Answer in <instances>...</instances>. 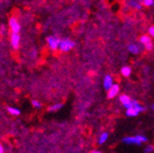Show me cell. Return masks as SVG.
Instances as JSON below:
<instances>
[{
    "mask_svg": "<svg viewBox=\"0 0 154 153\" xmlns=\"http://www.w3.org/2000/svg\"><path fill=\"white\" fill-rule=\"evenodd\" d=\"M144 48H145V50H146L147 51H151V50L154 49V45H153V43H152V41H151V42H149V43L144 45Z\"/></svg>",
    "mask_w": 154,
    "mask_h": 153,
    "instance_id": "19",
    "label": "cell"
},
{
    "mask_svg": "<svg viewBox=\"0 0 154 153\" xmlns=\"http://www.w3.org/2000/svg\"><path fill=\"white\" fill-rule=\"evenodd\" d=\"M128 51H129L130 53H132V54H138V53H140V46H139L138 44H135V43L129 44L128 47Z\"/></svg>",
    "mask_w": 154,
    "mask_h": 153,
    "instance_id": "10",
    "label": "cell"
},
{
    "mask_svg": "<svg viewBox=\"0 0 154 153\" xmlns=\"http://www.w3.org/2000/svg\"><path fill=\"white\" fill-rule=\"evenodd\" d=\"M114 84V78L113 76L110 75V74H107L105 76L104 78V81H103V85H104V88L107 91Z\"/></svg>",
    "mask_w": 154,
    "mask_h": 153,
    "instance_id": "8",
    "label": "cell"
},
{
    "mask_svg": "<svg viewBox=\"0 0 154 153\" xmlns=\"http://www.w3.org/2000/svg\"><path fill=\"white\" fill-rule=\"evenodd\" d=\"M31 105L33 106V107L38 108V109L42 108V104L40 101H38V100H36V99H34V100L31 101Z\"/></svg>",
    "mask_w": 154,
    "mask_h": 153,
    "instance_id": "18",
    "label": "cell"
},
{
    "mask_svg": "<svg viewBox=\"0 0 154 153\" xmlns=\"http://www.w3.org/2000/svg\"><path fill=\"white\" fill-rule=\"evenodd\" d=\"M60 42H61L60 38L58 37V36H56V35L50 36V37H48V39H47L48 46H49V48L51 50H59Z\"/></svg>",
    "mask_w": 154,
    "mask_h": 153,
    "instance_id": "1",
    "label": "cell"
},
{
    "mask_svg": "<svg viewBox=\"0 0 154 153\" xmlns=\"http://www.w3.org/2000/svg\"><path fill=\"white\" fill-rule=\"evenodd\" d=\"M129 6L132 8H134V9H137V10H140V9H141V5L140 4H139L137 1H135V0H132V1H129Z\"/></svg>",
    "mask_w": 154,
    "mask_h": 153,
    "instance_id": "16",
    "label": "cell"
},
{
    "mask_svg": "<svg viewBox=\"0 0 154 153\" xmlns=\"http://www.w3.org/2000/svg\"><path fill=\"white\" fill-rule=\"evenodd\" d=\"M140 114V112L138 111V109L135 107V106H130L128 108H127V111H126V115L128 117H137L138 115Z\"/></svg>",
    "mask_w": 154,
    "mask_h": 153,
    "instance_id": "9",
    "label": "cell"
},
{
    "mask_svg": "<svg viewBox=\"0 0 154 153\" xmlns=\"http://www.w3.org/2000/svg\"><path fill=\"white\" fill-rule=\"evenodd\" d=\"M10 42L12 48L14 50H17L19 48V45H20V35L18 33L12 32L10 36Z\"/></svg>",
    "mask_w": 154,
    "mask_h": 153,
    "instance_id": "4",
    "label": "cell"
},
{
    "mask_svg": "<svg viewBox=\"0 0 154 153\" xmlns=\"http://www.w3.org/2000/svg\"><path fill=\"white\" fill-rule=\"evenodd\" d=\"M8 25H9V28L11 29L12 32H15V33H19L20 31V24H19L17 18L16 17H11L8 20Z\"/></svg>",
    "mask_w": 154,
    "mask_h": 153,
    "instance_id": "3",
    "label": "cell"
},
{
    "mask_svg": "<svg viewBox=\"0 0 154 153\" xmlns=\"http://www.w3.org/2000/svg\"><path fill=\"white\" fill-rule=\"evenodd\" d=\"M142 5L145 8H150L154 6V0H143L142 1Z\"/></svg>",
    "mask_w": 154,
    "mask_h": 153,
    "instance_id": "17",
    "label": "cell"
},
{
    "mask_svg": "<svg viewBox=\"0 0 154 153\" xmlns=\"http://www.w3.org/2000/svg\"><path fill=\"white\" fill-rule=\"evenodd\" d=\"M152 41H151V37L148 34H145V35H142V36H140V42L142 44V45H146V44H148V43H149V42H151Z\"/></svg>",
    "mask_w": 154,
    "mask_h": 153,
    "instance_id": "11",
    "label": "cell"
},
{
    "mask_svg": "<svg viewBox=\"0 0 154 153\" xmlns=\"http://www.w3.org/2000/svg\"><path fill=\"white\" fill-rule=\"evenodd\" d=\"M2 152H4V147L1 143H0V153H2Z\"/></svg>",
    "mask_w": 154,
    "mask_h": 153,
    "instance_id": "23",
    "label": "cell"
},
{
    "mask_svg": "<svg viewBox=\"0 0 154 153\" xmlns=\"http://www.w3.org/2000/svg\"><path fill=\"white\" fill-rule=\"evenodd\" d=\"M120 72H121V74L124 76V77H129L131 72H132V70H131V68L129 66H124V67L121 68Z\"/></svg>",
    "mask_w": 154,
    "mask_h": 153,
    "instance_id": "12",
    "label": "cell"
},
{
    "mask_svg": "<svg viewBox=\"0 0 154 153\" xmlns=\"http://www.w3.org/2000/svg\"><path fill=\"white\" fill-rule=\"evenodd\" d=\"M138 136V138H139V139L142 142V143H146L147 142V138L145 137V136H143V135H137Z\"/></svg>",
    "mask_w": 154,
    "mask_h": 153,
    "instance_id": "22",
    "label": "cell"
},
{
    "mask_svg": "<svg viewBox=\"0 0 154 153\" xmlns=\"http://www.w3.org/2000/svg\"><path fill=\"white\" fill-rule=\"evenodd\" d=\"M152 108H153V109H154V105H153V106H152Z\"/></svg>",
    "mask_w": 154,
    "mask_h": 153,
    "instance_id": "25",
    "label": "cell"
},
{
    "mask_svg": "<svg viewBox=\"0 0 154 153\" xmlns=\"http://www.w3.org/2000/svg\"><path fill=\"white\" fill-rule=\"evenodd\" d=\"M8 112L10 114V115H12V116H14V117H17V116H19L20 115V110H19L18 108H17V107H12V106H8Z\"/></svg>",
    "mask_w": 154,
    "mask_h": 153,
    "instance_id": "14",
    "label": "cell"
},
{
    "mask_svg": "<svg viewBox=\"0 0 154 153\" xmlns=\"http://www.w3.org/2000/svg\"><path fill=\"white\" fill-rule=\"evenodd\" d=\"M106 92H107V98L112 99L119 93V85L118 84H113V85Z\"/></svg>",
    "mask_w": 154,
    "mask_h": 153,
    "instance_id": "5",
    "label": "cell"
},
{
    "mask_svg": "<svg viewBox=\"0 0 154 153\" xmlns=\"http://www.w3.org/2000/svg\"><path fill=\"white\" fill-rule=\"evenodd\" d=\"M123 142L125 144H128V145H138V146H140L142 144V142L139 139L138 136H135V137L128 136V137H126V138L123 139Z\"/></svg>",
    "mask_w": 154,
    "mask_h": 153,
    "instance_id": "7",
    "label": "cell"
},
{
    "mask_svg": "<svg viewBox=\"0 0 154 153\" xmlns=\"http://www.w3.org/2000/svg\"><path fill=\"white\" fill-rule=\"evenodd\" d=\"M92 152L93 153H101V151L100 150H97V149H94V150H92Z\"/></svg>",
    "mask_w": 154,
    "mask_h": 153,
    "instance_id": "24",
    "label": "cell"
},
{
    "mask_svg": "<svg viewBox=\"0 0 154 153\" xmlns=\"http://www.w3.org/2000/svg\"><path fill=\"white\" fill-rule=\"evenodd\" d=\"M73 47H74V42L72 41H71L70 39H64V40H61L59 50L62 52H68L71 50H72Z\"/></svg>",
    "mask_w": 154,
    "mask_h": 153,
    "instance_id": "2",
    "label": "cell"
},
{
    "mask_svg": "<svg viewBox=\"0 0 154 153\" xmlns=\"http://www.w3.org/2000/svg\"><path fill=\"white\" fill-rule=\"evenodd\" d=\"M63 106V104L57 103V104H54V105L51 106L48 108V111H49V112H57V111H59L60 109H62Z\"/></svg>",
    "mask_w": 154,
    "mask_h": 153,
    "instance_id": "13",
    "label": "cell"
},
{
    "mask_svg": "<svg viewBox=\"0 0 154 153\" xmlns=\"http://www.w3.org/2000/svg\"><path fill=\"white\" fill-rule=\"evenodd\" d=\"M107 139H108V133L107 132H103L100 135L99 139H98V144L102 145V144L106 143Z\"/></svg>",
    "mask_w": 154,
    "mask_h": 153,
    "instance_id": "15",
    "label": "cell"
},
{
    "mask_svg": "<svg viewBox=\"0 0 154 153\" xmlns=\"http://www.w3.org/2000/svg\"><path fill=\"white\" fill-rule=\"evenodd\" d=\"M144 151L145 152H153L154 151V146H152V145H148L147 147H146V148L144 149Z\"/></svg>",
    "mask_w": 154,
    "mask_h": 153,
    "instance_id": "21",
    "label": "cell"
},
{
    "mask_svg": "<svg viewBox=\"0 0 154 153\" xmlns=\"http://www.w3.org/2000/svg\"><path fill=\"white\" fill-rule=\"evenodd\" d=\"M119 101L122 104V106H125L126 108H128L133 106V99H131L130 96H128V94H120Z\"/></svg>",
    "mask_w": 154,
    "mask_h": 153,
    "instance_id": "6",
    "label": "cell"
},
{
    "mask_svg": "<svg viewBox=\"0 0 154 153\" xmlns=\"http://www.w3.org/2000/svg\"><path fill=\"white\" fill-rule=\"evenodd\" d=\"M148 34H149L151 38H154V26H150V27L148 29Z\"/></svg>",
    "mask_w": 154,
    "mask_h": 153,
    "instance_id": "20",
    "label": "cell"
}]
</instances>
